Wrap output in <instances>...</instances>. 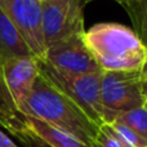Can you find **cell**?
<instances>
[{
    "label": "cell",
    "instance_id": "6da1fadb",
    "mask_svg": "<svg viewBox=\"0 0 147 147\" xmlns=\"http://www.w3.org/2000/svg\"><path fill=\"white\" fill-rule=\"evenodd\" d=\"M17 111L43 120L89 147H92L99 129L98 125L41 71L30 93L18 105Z\"/></svg>",
    "mask_w": 147,
    "mask_h": 147
},
{
    "label": "cell",
    "instance_id": "7a4b0ae2",
    "mask_svg": "<svg viewBox=\"0 0 147 147\" xmlns=\"http://www.w3.org/2000/svg\"><path fill=\"white\" fill-rule=\"evenodd\" d=\"M84 40L102 71H142L147 62V48L121 23H97L85 30Z\"/></svg>",
    "mask_w": 147,
    "mask_h": 147
},
{
    "label": "cell",
    "instance_id": "3957f363",
    "mask_svg": "<svg viewBox=\"0 0 147 147\" xmlns=\"http://www.w3.org/2000/svg\"><path fill=\"white\" fill-rule=\"evenodd\" d=\"M40 71L72 99L98 127L106 123V112L101 102L102 72L70 74L51 67L40 61Z\"/></svg>",
    "mask_w": 147,
    "mask_h": 147
},
{
    "label": "cell",
    "instance_id": "277c9868",
    "mask_svg": "<svg viewBox=\"0 0 147 147\" xmlns=\"http://www.w3.org/2000/svg\"><path fill=\"white\" fill-rule=\"evenodd\" d=\"M142 71H103L101 78V102L106 123H112L128 111L146 105Z\"/></svg>",
    "mask_w": 147,
    "mask_h": 147
},
{
    "label": "cell",
    "instance_id": "5b68a950",
    "mask_svg": "<svg viewBox=\"0 0 147 147\" xmlns=\"http://www.w3.org/2000/svg\"><path fill=\"white\" fill-rule=\"evenodd\" d=\"M43 0H0V9L14 25L31 53L43 61L47 43L43 30Z\"/></svg>",
    "mask_w": 147,
    "mask_h": 147
},
{
    "label": "cell",
    "instance_id": "8992f818",
    "mask_svg": "<svg viewBox=\"0 0 147 147\" xmlns=\"http://www.w3.org/2000/svg\"><path fill=\"white\" fill-rule=\"evenodd\" d=\"M90 0H43V30L47 47L85 32L84 7Z\"/></svg>",
    "mask_w": 147,
    "mask_h": 147
},
{
    "label": "cell",
    "instance_id": "52a82bcc",
    "mask_svg": "<svg viewBox=\"0 0 147 147\" xmlns=\"http://www.w3.org/2000/svg\"><path fill=\"white\" fill-rule=\"evenodd\" d=\"M40 74L36 57L16 58L0 65V109L17 110Z\"/></svg>",
    "mask_w": 147,
    "mask_h": 147
},
{
    "label": "cell",
    "instance_id": "ba28073f",
    "mask_svg": "<svg viewBox=\"0 0 147 147\" xmlns=\"http://www.w3.org/2000/svg\"><path fill=\"white\" fill-rule=\"evenodd\" d=\"M41 62L70 74H93L102 71L84 40V32L76 34L47 47Z\"/></svg>",
    "mask_w": 147,
    "mask_h": 147
},
{
    "label": "cell",
    "instance_id": "9c48e42d",
    "mask_svg": "<svg viewBox=\"0 0 147 147\" xmlns=\"http://www.w3.org/2000/svg\"><path fill=\"white\" fill-rule=\"evenodd\" d=\"M32 56L34 54L31 53L21 34L0 9V65L10 59Z\"/></svg>",
    "mask_w": 147,
    "mask_h": 147
},
{
    "label": "cell",
    "instance_id": "30bf717a",
    "mask_svg": "<svg viewBox=\"0 0 147 147\" xmlns=\"http://www.w3.org/2000/svg\"><path fill=\"white\" fill-rule=\"evenodd\" d=\"M121 5L132 21V30L147 48V0H124Z\"/></svg>",
    "mask_w": 147,
    "mask_h": 147
},
{
    "label": "cell",
    "instance_id": "8fae6325",
    "mask_svg": "<svg viewBox=\"0 0 147 147\" xmlns=\"http://www.w3.org/2000/svg\"><path fill=\"white\" fill-rule=\"evenodd\" d=\"M116 121L127 125L128 128H130L133 132L137 133L141 138H143L147 142V107H146V105L120 115L116 119Z\"/></svg>",
    "mask_w": 147,
    "mask_h": 147
},
{
    "label": "cell",
    "instance_id": "7c38bea8",
    "mask_svg": "<svg viewBox=\"0 0 147 147\" xmlns=\"http://www.w3.org/2000/svg\"><path fill=\"white\" fill-rule=\"evenodd\" d=\"M107 125L124 147H147L146 141L143 138H141L137 133L133 132L130 128H128L127 125L121 124L116 120L112 123H109Z\"/></svg>",
    "mask_w": 147,
    "mask_h": 147
},
{
    "label": "cell",
    "instance_id": "4fadbf2b",
    "mask_svg": "<svg viewBox=\"0 0 147 147\" xmlns=\"http://www.w3.org/2000/svg\"><path fill=\"white\" fill-rule=\"evenodd\" d=\"M92 147H124L119 140L115 137L107 124H102L94 138Z\"/></svg>",
    "mask_w": 147,
    "mask_h": 147
},
{
    "label": "cell",
    "instance_id": "5bb4252c",
    "mask_svg": "<svg viewBox=\"0 0 147 147\" xmlns=\"http://www.w3.org/2000/svg\"><path fill=\"white\" fill-rule=\"evenodd\" d=\"M0 147H18V146L13 142L9 136L5 134V133L0 129Z\"/></svg>",
    "mask_w": 147,
    "mask_h": 147
},
{
    "label": "cell",
    "instance_id": "9a60e30c",
    "mask_svg": "<svg viewBox=\"0 0 147 147\" xmlns=\"http://www.w3.org/2000/svg\"><path fill=\"white\" fill-rule=\"evenodd\" d=\"M143 76H145V75H143ZM142 86H143V94H145V99H146V107H147V78H146V76H145V78H143Z\"/></svg>",
    "mask_w": 147,
    "mask_h": 147
},
{
    "label": "cell",
    "instance_id": "2e32d148",
    "mask_svg": "<svg viewBox=\"0 0 147 147\" xmlns=\"http://www.w3.org/2000/svg\"><path fill=\"white\" fill-rule=\"evenodd\" d=\"M142 74H143V75H145L146 78H147V62H146L145 67H143V70H142Z\"/></svg>",
    "mask_w": 147,
    "mask_h": 147
},
{
    "label": "cell",
    "instance_id": "e0dca14e",
    "mask_svg": "<svg viewBox=\"0 0 147 147\" xmlns=\"http://www.w3.org/2000/svg\"><path fill=\"white\" fill-rule=\"evenodd\" d=\"M116 1H117V3H120V4H121V3L124 1V0H116Z\"/></svg>",
    "mask_w": 147,
    "mask_h": 147
},
{
    "label": "cell",
    "instance_id": "ac0fdd59",
    "mask_svg": "<svg viewBox=\"0 0 147 147\" xmlns=\"http://www.w3.org/2000/svg\"><path fill=\"white\" fill-rule=\"evenodd\" d=\"M90 1H92V0H90Z\"/></svg>",
    "mask_w": 147,
    "mask_h": 147
}]
</instances>
